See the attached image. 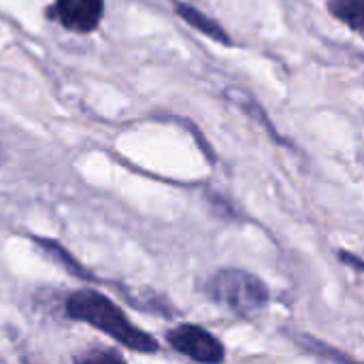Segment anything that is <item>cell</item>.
I'll return each instance as SVG.
<instances>
[{
  "instance_id": "8992f818",
  "label": "cell",
  "mask_w": 364,
  "mask_h": 364,
  "mask_svg": "<svg viewBox=\"0 0 364 364\" xmlns=\"http://www.w3.org/2000/svg\"><path fill=\"white\" fill-rule=\"evenodd\" d=\"M326 9L352 32L364 34V0H326Z\"/></svg>"
},
{
  "instance_id": "9c48e42d",
  "label": "cell",
  "mask_w": 364,
  "mask_h": 364,
  "mask_svg": "<svg viewBox=\"0 0 364 364\" xmlns=\"http://www.w3.org/2000/svg\"><path fill=\"white\" fill-rule=\"evenodd\" d=\"M77 363H124V356L117 350H94L79 356Z\"/></svg>"
},
{
  "instance_id": "3957f363",
  "label": "cell",
  "mask_w": 364,
  "mask_h": 364,
  "mask_svg": "<svg viewBox=\"0 0 364 364\" xmlns=\"http://www.w3.org/2000/svg\"><path fill=\"white\" fill-rule=\"evenodd\" d=\"M164 339L177 354L194 363L218 364L226 360L224 343L211 331L198 324H177L175 328L166 331Z\"/></svg>"
},
{
  "instance_id": "6da1fadb",
  "label": "cell",
  "mask_w": 364,
  "mask_h": 364,
  "mask_svg": "<svg viewBox=\"0 0 364 364\" xmlns=\"http://www.w3.org/2000/svg\"><path fill=\"white\" fill-rule=\"evenodd\" d=\"M66 316L75 322H83L87 326L98 328L115 343L136 354H156L160 343L139 328L124 311L117 307L109 296L100 294L98 290L83 288L68 296L66 301Z\"/></svg>"
},
{
  "instance_id": "52a82bcc",
  "label": "cell",
  "mask_w": 364,
  "mask_h": 364,
  "mask_svg": "<svg viewBox=\"0 0 364 364\" xmlns=\"http://www.w3.org/2000/svg\"><path fill=\"white\" fill-rule=\"evenodd\" d=\"M294 341L299 343L301 350H305L307 354H314L316 358H322V360H331V363H350V360H354L352 356L343 354L341 350H337V348H333V346H328V343H324V341H320V339H316L311 335H296Z\"/></svg>"
},
{
  "instance_id": "5b68a950",
  "label": "cell",
  "mask_w": 364,
  "mask_h": 364,
  "mask_svg": "<svg viewBox=\"0 0 364 364\" xmlns=\"http://www.w3.org/2000/svg\"><path fill=\"white\" fill-rule=\"evenodd\" d=\"M175 13H177L190 28H194L196 32H200L203 36H207V38H211V41H215V43H220V45H228V47L235 45V41H232V36L228 34V30H226L218 19H213V17H209L207 13H203L198 6L188 4V2H181V0H175Z\"/></svg>"
},
{
  "instance_id": "277c9868",
  "label": "cell",
  "mask_w": 364,
  "mask_h": 364,
  "mask_svg": "<svg viewBox=\"0 0 364 364\" xmlns=\"http://www.w3.org/2000/svg\"><path fill=\"white\" fill-rule=\"evenodd\" d=\"M47 17L68 32L90 34L105 17V0H53L47 6Z\"/></svg>"
},
{
  "instance_id": "ba28073f",
  "label": "cell",
  "mask_w": 364,
  "mask_h": 364,
  "mask_svg": "<svg viewBox=\"0 0 364 364\" xmlns=\"http://www.w3.org/2000/svg\"><path fill=\"white\" fill-rule=\"evenodd\" d=\"M207 200H209L211 211H213L215 215H220L224 222H239V220H241L239 213H237V209L230 205V200L224 198V196H220L218 192H207Z\"/></svg>"
},
{
  "instance_id": "30bf717a",
  "label": "cell",
  "mask_w": 364,
  "mask_h": 364,
  "mask_svg": "<svg viewBox=\"0 0 364 364\" xmlns=\"http://www.w3.org/2000/svg\"><path fill=\"white\" fill-rule=\"evenodd\" d=\"M339 260H341L346 267H350L352 271H356V273H363L364 271V260L363 258H358V256H354L352 252L341 250V252H339Z\"/></svg>"
},
{
  "instance_id": "7a4b0ae2",
  "label": "cell",
  "mask_w": 364,
  "mask_h": 364,
  "mask_svg": "<svg viewBox=\"0 0 364 364\" xmlns=\"http://www.w3.org/2000/svg\"><path fill=\"white\" fill-rule=\"evenodd\" d=\"M205 292L218 307L241 318L260 314L271 299L269 286L256 273L232 267L215 271L207 279Z\"/></svg>"
}]
</instances>
